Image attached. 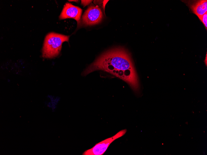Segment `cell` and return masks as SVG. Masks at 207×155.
Wrapping results in <instances>:
<instances>
[{"label":"cell","instance_id":"obj_1","mask_svg":"<svg viewBox=\"0 0 207 155\" xmlns=\"http://www.w3.org/2000/svg\"><path fill=\"white\" fill-rule=\"evenodd\" d=\"M97 70L107 72L123 80L135 92L139 90V80L130 54L124 47H116L104 52L87 67L83 75Z\"/></svg>","mask_w":207,"mask_h":155},{"label":"cell","instance_id":"obj_2","mask_svg":"<svg viewBox=\"0 0 207 155\" xmlns=\"http://www.w3.org/2000/svg\"><path fill=\"white\" fill-rule=\"evenodd\" d=\"M69 36L55 32L48 33L45 38L42 50L43 58H52L59 55L62 43L68 41Z\"/></svg>","mask_w":207,"mask_h":155},{"label":"cell","instance_id":"obj_3","mask_svg":"<svg viewBox=\"0 0 207 155\" xmlns=\"http://www.w3.org/2000/svg\"><path fill=\"white\" fill-rule=\"evenodd\" d=\"M126 129L122 130L113 136L108 138L96 144L92 148L85 151L83 155H102L108 148L115 140L122 137L126 133Z\"/></svg>","mask_w":207,"mask_h":155},{"label":"cell","instance_id":"obj_4","mask_svg":"<svg viewBox=\"0 0 207 155\" xmlns=\"http://www.w3.org/2000/svg\"><path fill=\"white\" fill-rule=\"evenodd\" d=\"M103 17V14L100 7L98 5H91L84 13L82 21L86 25H92L100 22Z\"/></svg>","mask_w":207,"mask_h":155},{"label":"cell","instance_id":"obj_5","mask_svg":"<svg viewBox=\"0 0 207 155\" xmlns=\"http://www.w3.org/2000/svg\"><path fill=\"white\" fill-rule=\"evenodd\" d=\"M82 10L78 6H74L70 3H67L64 6L59 16L60 19L73 18L79 23L82 14Z\"/></svg>","mask_w":207,"mask_h":155},{"label":"cell","instance_id":"obj_6","mask_svg":"<svg viewBox=\"0 0 207 155\" xmlns=\"http://www.w3.org/2000/svg\"><path fill=\"white\" fill-rule=\"evenodd\" d=\"M188 5L193 12L198 18L207 13V1L200 0L189 1Z\"/></svg>","mask_w":207,"mask_h":155},{"label":"cell","instance_id":"obj_7","mask_svg":"<svg viewBox=\"0 0 207 155\" xmlns=\"http://www.w3.org/2000/svg\"><path fill=\"white\" fill-rule=\"evenodd\" d=\"M202 22L206 29L207 28V13L199 18Z\"/></svg>","mask_w":207,"mask_h":155},{"label":"cell","instance_id":"obj_8","mask_svg":"<svg viewBox=\"0 0 207 155\" xmlns=\"http://www.w3.org/2000/svg\"><path fill=\"white\" fill-rule=\"evenodd\" d=\"M92 1V0H81V4L85 6L89 4Z\"/></svg>","mask_w":207,"mask_h":155},{"label":"cell","instance_id":"obj_9","mask_svg":"<svg viewBox=\"0 0 207 155\" xmlns=\"http://www.w3.org/2000/svg\"><path fill=\"white\" fill-rule=\"evenodd\" d=\"M108 0H104L103 1V8L104 9L105 6L106 4V3L108 2Z\"/></svg>","mask_w":207,"mask_h":155},{"label":"cell","instance_id":"obj_10","mask_svg":"<svg viewBox=\"0 0 207 155\" xmlns=\"http://www.w3.org/2000/svg\"><path fill=\"white\" fill-rule=\"evenodd\" d=\"M69 1H75L76 2H77L78 1L77 0H69Z\"/></svg>","mask_w":207,"mask_h":155}]
</instances>
